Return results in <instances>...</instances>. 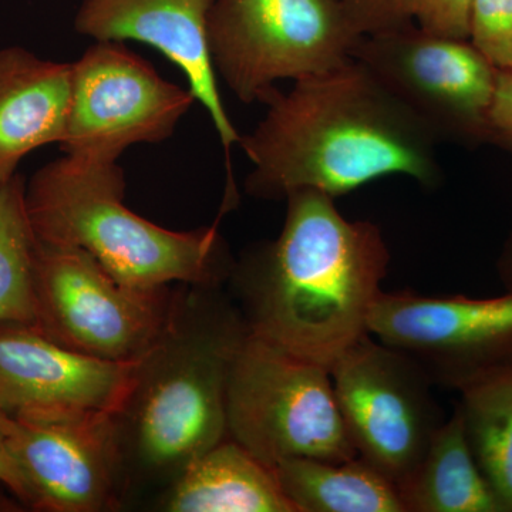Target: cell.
Masks as SVG:
<instances>
[{
  "mask_svg": "<svg viewBox=\"0 0 512 512\" xmlns=\"http://www.w3.org/2000/svg\"><path fill=\"white\" fill-rule=\"evenodd\" d=\"M497 271L505 291H512V234L505 241L503 251L498 258Z\"/></svg>",
  "mask_w": 512,
  "mask_h": 512,
  "instance_id": "cell-26",
  "label": "cell"
},
{
  "mask_svg": "<svg viewBox=\"0 0 512 512\" xmlns=\"http://www.w3.org/2000/svg\"><path fill=\"white\" fill-rule=\"evenodd\" d=\"M343 3L363 36L414 23V0H343Z\"/></svg>",
  "mask_w": 512,
  "mask_h": 512,
  "instance_id": "cell-22",
  "label": "cell"
},
{
  "mask_svg": "<svg viewBox=\"0 0 512 512\" xmlns=\"http://www.w3.org/2000/svg\"><path fill=\"white\" fill-rule=\"evenodd\" d=\"M468 40L497 70H512V0H473Z\"/></svg>",
  "mask_w": 512,
  "mask_h": 512,
  "instance_id": "cell-21",
  "label": "cell"
},
{
  "mask_svg": "<svg viewBox=\"0 0 512 512\" xmlns=\"http://www.w3.org/2000/svg\"><path fill=\"white\" fill-rule=\"evenodd\" d=\"M329 370L357 457L399 490L444 423L434 383L416 360L370 333Z\"/></svg>",
  "mask_w": 512,
  "mask_h": 512,
  "instance_id": "cell-9",
  "label": "cell"
},
{
  "mask_svg": "<svg viewBox=\"0 0 512 512\" xmlns=\"http://www.w3.org/2000/svg\"><path fill=\"white\" fill-rule=\"evenodd\" d=\"M197 103L190 87L165 80L124 42H94L72 62L64 154L119 161L136 144L164 143Z\"/></svg>",
  "mask_w": 512,
  "mask_h": 512,
  "instance_id": "cell-10",
  "label": "cell"
},
{
  "mask_svg": "<svg viewBox=\"0 0 512 512\" xmlns=\"http://www.w3.org/2000/svg\"><path fill=\"white\" fill-rule=\"evenodd\" d=\"M8 443L33 510L104 512L119 507L127 461L119 414L10 416Z\"/></svg>",
  "mask_w": 512,
  "mask_h": 512,
  "instance_id": "cell-12",
  "label": "cell"
},
{
  "mask_svg": "<svg viewBox=\"0 0 512 512\" xmlns=\"http://www.w3.org/2000/svg\"><path fill=\"white\" fill-rule=\"evenodd\" d=\"M227 429L229 439L272 468L289 458L357 457L329 367L249 329L229 373Z\"/></svg>",
  "mask_w": 512,
  "mask_h": 512,
  "instance_id": "cell-5",
  "label": "cell"
},
{
  "mask_svg": "<svg viewBox=\"0 0 512 512\" xmlns=\"http://www.w3.org/2000/svg\"><path fill=\"white\" fill-rule=\"evenodd\" d=\"M285 201L281 234L248 252L231 278L249 332L330 369L369 333L389 247L376 224L348 220L322 192Z\"/></svg>",
  "mask_w": 512,
  "mask_h": 512,
  "instance_id": "cell-2",
  "label": "cell"
},
{
  "mask_svg": "<svg viewBox=\"0 0 512 512\" xmlns=\"http://www.w3.org/2000/svg\"><path fill=\"white\" fill-rule=\"evenodd\" d=\"M141 359H97L63 346L35 325L0 322V409L12 417L70 412L121 416Z\"/></svg>",
  "mask_w": 512,
  "mask_h": 512,
  "instance_id": "cell-13",
  "label": "cell"
},
{
  "mask_svg": "<svg viewBox=\"0 0 512 512\" xmlns=\"http://www.w3.org/2000/svg\"><path fill=\"white\" fill-rule=\"evenodd\" d=\"M247 333L241 311L215 293L194 296V308L175 303L120 416L126 451L148 473L174 478L227 439L229 373Z\"/></svg>",
  "mask_w": 512,
  "mask_h": 512,
  "instance_id": "cell-4",
  "label": "cell"
},
{
  "mask_svg": "<svg viewBox=\"0 0 512 512\" xmlns=\"http://www.w3.org/2000/svg\"><path fill=\"white\" fill-rule=\"evenodd\" d=\"M473 0H414V23L436 35L468 39Z\"/></svg>",
  "mask_w": 512,
  "mask_h": 512,
  "instance_id": "cell-23",
  "label": "cell"
},
{
  "mask_svg": "<svg viewBox=\"0 0 512 512\" xmlns=\"http://www.w3.org/2000/svg\"><path fill=\"white\" fill-rule=\"evenodd\" d=\"M265 104L239 140L252 164L245 192L256 200L301 190L336 200L390 175L429 190L441 183L437 138L355 59L275 89Z\"/></svg>",
  "mask_w": 512,
  "mask_h": 512,
  "instance_id": "cell-1",
  "label": "cell"
},
{
  "mask_svg": "<svg viewBox=\"0 0 512 512\" xmlns=\"http://www.w3.org/2000/svg\"><path fill=\"white\" fill-rule=\"evenodd\" d=\"M491 143L512 153V70H498L490 110Z\"/></svg>",
  "mask_w": 512,
  "mask_h": 512,
  "instance_id": "cell-24",
  "label": "cell"
},
{
  "mask_svg": "<svg viewBox=\"0 0 512 512\" xmlns=\"http://www.w3.org/2000/svg\"><path fill=\"white\" fill-rule=\"evenodd\" d=\"M126 175L117 161L64 154L33 174L26 211L37 242L79 248L124 284L217 288L234 262L218 224L171 231L127 207Z\"/></svg>",
  "mask_w": 512,
  "mask_h": 512,
  "instance_id": "cell-3",
  "label": "cell"
},
{
  "mask_svg": "<svg viewBox=\"0 0 512 512\" xmlns=\"http://www.w3.org/2000/svg\"><path fill=\"white\" fill-rule=\"evenodd\" d=\"M367 330L416 360L434 386L458 392L512 369V291L495 298L382 291Z\"/></svg>",
  "mask_w": 512,
  "mask_h": 512,
  "instance_id": "cell-11",
  "label": "cell"
},
{
  "mask_svg": "<svg viewBox=\"0 0 512 512\" xmlns=\"http://www.w3.org/2000/svg\"><path fill=\"white\" fill-rule=\"evenodd\" d=\"M10 416L0 409V483L29 507V494L22 474L10 454L8 443Z\"/></svg>",
  "mask_w": 512,
  "mask_h": 512,
  "instance_id": "cell-25",
  "label": "cell"
},
{
  "mask_svg": "<svg viewBox=\"0 0 512 512\" xmlns=\"http://www.w3.org/2000/svg\"><path fill=\"white\" fill-rule=\"evenodd\" d=\"M161 507L170 512H296L274 468L229 437L173 478Z\"/></svg>",
  "mask_w": 512,
  "mask_h": 512,
  "instance_id": "cell-16",
  "label": "cell"
},
{
  "mask_svg": "<svg viewBox=\"0 0 512 512\" xmlns=\"http://www.w3.org/2000/svg\"><path fill=\"white\" fill-rule=\"evenodd\" d=\"M215 0H82L74 29L94 42L144 43L183 70L229 161L241 134L229 119L212 66L208 25Z\"/></svg>",
  "mask_w": 512,
  "mask_h": 512,
  "instance_id": "cell-14",
  "label": "cell"
},
{
  "mask_svg": "<svg viewBox=\"0 0 512 512\" xmlns=\"http://www.w3.org/2000/svg\"><path fill=\"white\" fill-rule=\"evenodd\" d=\"M471 453L505 512H512V369L458 390Z\"/></svg>",
  "mask_w": 512,
  "mask_h": 512,
  "instance_id": "cell-19",
  "label": "cell"
},
{
  "mask_svg": "<svg viewBox=\"0 0 512 512\" xmlns=\"http://www.w3.org/2000/svg\"><path fill=\"white\" fill-rule=\"evenodd\" d=\"M274 471L296 512H406L396 485L360 457L289 458Z\"/></svg>",
  "mask_w": 512,
  "mask_h": 512,
  "instance_id": "cell-18",
  "label": "cell"
},
{
  "mask_svg": "<svg viewBox=\"0 0 512 512\" xmlns=\"http://www.w3.org/2000/svg\"><path fill=\"white\" fill-rule=\"evenodd\" d=\"M25 187L19 174L0 183V322L36 325L37 239L26 211Z\"/></svg>",
  "mask_w": 512,
  "mask_h": 512,
  "instance_id": "cell-20",
  "label": "cell"
},
{
  "mask_svg": "<svg viewBox=\"0 0 512 512\" xmlns=\"http://www.w3.org/2000/svg\"><path fill=\"white\" fill-rule=\"evenodd\" d=\"M35 326L97 359H141L163 336L175 303L165 288H137L79 248L37 242Z\"/></svg>",
  "mask_w": 512,
  "mask_h": 512,
  "instance_id": "cell-7",
  "label": "cell"
},
{
  "mask_svg": "<svg viewBox=\"0 0 512 512\" xmlns=\"http://www.w3.org/2000/svg\"><path fill=\"white\" fill-rule=\"evenodd\" d=\"M362 36L343 0H215L208 25L215 73L245 104L348 62Z\"/></svg>",
  "mask_w": 512,
  "mask_h": 512,
  "instance_id": "cell-6",
  "label": "cell"
},
{
  "mask_svg": "<svg viewBox=\"0 0 512 512\" xmlns=\"http://www.w3.org/2000/svg\"><path fill=\"white\" fill-rule=\"evenodd\" d=\"M72 96V63L20 46L0 49V183L37 148L62 143Z\"/></svg>",
  "mask_w": 512,
  "mask_h": 512,
  "instance_id": "cell-15",
  "label": "cell"
},
{
  "mask_svg": "<svg viewBox=\"0 0 512 512\" xmlns=\"http://www.w3.org/2000/svg\"><path fill=\"white\" fill-rule=\"evenodd\" d=\"M399 494L406 512H505L471 453L458 406Z\"/></svg>",
  "mask_w": 512,
  "mask_h": 512,
  "instance_id": "cell-17",
  "label": "cell"
},
{
  "mask_svg": "<svg viewBox=\"0 0 512 512\" xmlns=\"http://www.w3.org/2000/svg\"><path fill=\"white\" fill-rule=\"evenodd\" d=\"M362 63L437 141H491L498 70L468 39L440 36L416 23L360 37Z\"/></svg>",
  "mask_w": 512,
  "mask_h": 512,
  "instance_id": "cell-8",
  "label": "cell"
}]
</instances>
